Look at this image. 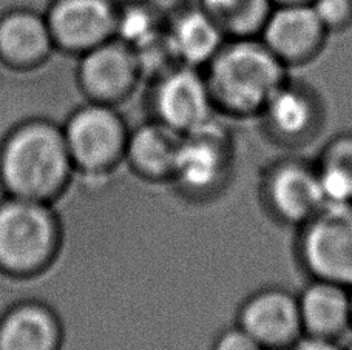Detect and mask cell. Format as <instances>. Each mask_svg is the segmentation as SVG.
<instances>
[{
	"instance_id": "obj_23",
	"label": "cell",
	"mask_w": 352,
	"mask_h": 350,
	"mask_svg": "<svg viewBox=\"0 0 352 350\" xmlns=\"http://www.w3.org/2000/svg\"><path fill=\"white\" fill-rule=\"evenodd\" d=\"M249 2L250 0H197L201 8L215 19L221 30L234 21Z\"/></svg>"
},
{
	"instance_id": "obj_8",
	"label": "cell",
	"mask_w": 352,
	"mask_h": 350,
	"mask_svg": "<svg viewBox=\"0 0 352 350\" xmlns=\"http://www.w3.org/2000/svg\"><path fill=\"white\" fill-rule=\"evenodd\" d=\"M258 121L269 141L301 148L318 139L326 124V105L316 86L289 76L263 110Z\"/></svg>"
},
{
	"instance_id": "obj_22",
	"label": "cell",
	"mask_w": 352,
	"mask_h": 350,
	"mask_svg": "<svg viewBox=\"0 0 352 350\" xmlns=\"http://www.w3.org/2000/svg\"><path fill=\"white\" fill-rule=\"evenodd\" d=\"M212 350H266L252 335L238 326H229L219 330L212 342Z\"/></svg>"
},
{
	"instance_id": "obj_17",
	"label": "cell",
	"mask_w": 352,
	"mask_h": 350,
	"mask_svg": "<svg viewBox=\"0 0 352 350\" xmlns=\"http://www.w3.org/2000/svg\"><path fill=\"white\" fill-rule=\"evenodd\" d=\"M182 136L152 119L130 131L125 159L140 176L153 183H172Z\"/></svg>"
},
{
	"instance_id": "obj_28",
	"label": "cell",
	"mask_w": 352,
	"mask_h": 350,
	"mask_svg": "<svg viewBox=\"0 0 352 350\" xmlns=\"http://www.w3.org/2000/svg\"><path fill=\"white\" fill-rule=\"evenodd\" d=\"M118 2H121V3L122 2H133V0H118Z\"/></svg>"
},
{
	"instance_id": "obj_19",
	"label": "cell",
	"mask_w": 352,
	"mask_h": 350,
	"mask_svg": "<svg viewBox=\"0 0 352 350\" xmlns=\"http://www.w3.org/2000/svg\"><path fill=\"white\" fill-rule=\"evenodd\" d=\"M314 161L324 205H352V131L332 136Z\"/></svg>"
},
{
	"instance_id": "obj_1",
	"label": "cell",
	"mask_w": 352,
	"mask_h": 350,
	"mask_svg": "<svg viewBox=\"0 0 352 350\" xmlns=\"http://www.w3.org/2000/svg\"><path fill=\"white\" fill-rule=\"evenodd\" d=\"M203 71L215 113L234 121L258 119L291 76L260 37L226 39Z\"/></svg>"
},
{
	"instance_id": "obj_25",
	"label": "cell",
	"mask_w": 352,
	"mask_h": 350,
	"mask_svg": "<svg viewBox=\"0 0 352 350\" xmlns=\"http://www.w3.org/2000/svg\"><path fill=\"white\" fill-rule=\"evenodd\" d=\"M275 6L278 5H311L314 0H272Z\"/></svg>"
},
{
	"instance_id": "obj_26",
	"label": "cell",
	"mask_w": 352,
	"mask_h": 350,
	"mask_svg": "<svg viewBox=\"0 0 352 350\" xmlns=\"http://www.w3.org/2000/svg\"><path fill=\"white\" fill-rule=\"evenodd\" d=\"M349 301H351V321H352V285L349 287Z\"/></svg>"
},
{
	"instance_id": "obj_11",
	"label": "cell",
	"mask_w": 352,
	"mask_h": 350,
	"mask_svg": "<svg viewBox=\"0 0 352 350\" xmlns=\"http://www.w3.org/2000/svg\"><path fill=\"white\" fill-rule=\"evenodd\" d=\"M236 324L266 350H291L303 338L298 298L280 285L261 287L244 298Z\"/></svg>"
},
{
	"instance_id": "obj_2",
	"label": "cell",
	"mask_w": 352,
	"mask_h": 350,
	"mask_svg": "<svg viewBox=\"0 0 352 350\" xmlns=\"http://www.w3.org/2000/svg\"><path fill=\"white\" fill-rule=\"evenodd\" d=\"M74 170L64 131L47 121L19 125L0 148V180L8 196L48 202Z\"/></svg>"
},
{
	"instance_id": "obj_9",
	"label": "cell",
	"mask_w": 352,
	"mask_h": 350,
	"mask_svg": "<svg viewBox=\"0 0 352 350\" xmlns=\"http://www.w3.org/2000/svg\"><path fill=\"white\" fill-rule=\"evenodd\" d=\"M152 110L153 119L181 135L190 133L217 116L204 71L181 64L170 65L156 76Z\"/></svg>"
},
{
	"instance_id": "obj_10",
	"label": "cell",
	"mask_w": 352,
	"mask_h": 350,
	"mask_svg": "<svg viewBox=\"0 0 352 350\" xmlns=\"http://www.w3.org/2000/svg\"><path fill=\"white\" fill-rule=\"evenodd\" d=\"M118 0H52L45 14L56 49L80 56L116 37Z\"/></svg>"
},
{
	"instance_id": "obj_12",
	"label": "cell",
	"mask_w": 352,
	"mask_h": 350,
	"mask_svg": "<svg viewBox=\"0 0 352 350\" xmlns=\"http://www.w3.org/2000/svg\"><path fill=\"white\" fill-rule=\"evenodd\" d=\"M328 37L311 5L275 6L260 34L264 45L287 70L318 59Z\"/></svg>"
},
{
	"instance_id": "obj_13",
	"label": "cell",
	"mask_w": 352,
	"mask_h": 350,
	"mask_svg": "<svg viewBox=\"0 0 352 350\" xmlns=\"http://www.w3.org/2000/svg\"><path fill=\"white\" fill-rule=\"evenodd\" d=\"M141 76L136 51L118 37L79 56V85L93 102L111 105L130 95Z\"/></svg>"
},
{
	"instance_id": "obj_7",
	"label": "cell",
	"mask_w": 352,
	"mask_h": 350,
	"mask_svg": "<svg viewBox=\"0 0 352 350\" xmlns=\"http://www.w3.org/2000/svg\"><path fill=\"white\" fill-rule=\"evenodd\" d=\"M260 198L281 226L298 229L324 207L316 161L281 156L263 168Z\"/></svg>"
},
{
	"instance_id": "obj_21",
	"label": "cell",
	"mask_w": 352,
	"mask_h": 350,
	"mask_svg": "<svg viewBox=\"0 0 352 350\" xmlns=\"http://www.w3.org/2000/svg\"><path fill=\"white\" fill-rule=\"evenodd\" d=\"M311 6L329 36L352 27V0H314Z\"/></svg>"
},
{
	"instance_id": "obj_6",
	"label": "cell",
	"mask_w": 352,
	"mask_h": 350,
	"mask_svg": "<svg viewBox=\"0 0 352 350\" xmlns=\"http://www.w3.org/2000/svg\"><path fill=\"white\" fill-rule=\"evenodd\" d=\"M62 131L74 170L104 174L125 158L130 131L110 104L84 105L68 117Z\"/></svg>"
},
{
	"instance_id": "obj_18",
	"label": "cell",
	"mask_w": 352,
	"mask_h": 350,
	"mask_svg": "<svg viewBox=\"0 0 352 350\" xmlns=\"http://www.w3.org/2000/svg\"><path fill=\"white\" fill-rule=\"evenodd\" d=\"M62 326L39 303L12 305L0 318V350H60Z\"/></svg>"
},
{
	"instance_id": "obj_4",
	"label": "cell",
	"mask_w": 352,
	"mask_h": 350,
	"mask_svg": "<svg viewBox=\"0 0 352 350\" xmlns=\"http://www.w3.org/2000/svg\"><path fill=\"white\" fill-rule=\"evenodd\" d=\"M235 150L234 135L228 125L212 117L182 136L172 184L192 201H210L230 183Z\"/></svg>"
},
{
	"instance_id": "obj_24",
	"label": "cell",
	"mask_w": 352,
	"mask_h": 350,
	"mask_svg": "<svg viewBox=\"0 0 352 350\" xmlns=\"http://www.w3.org/2000/svg\"><path fill=\"white\" fill-rule=\"evenodd\" d=\"M291 350H344L340 341H329L303 336Z\"/></svg>"
},
{
	"instance_id": "obj_5",
	"label": "cell",
	"mask_w": 352,
	"mask_h": 350,
	"mask_svg": "<svg viewBox=\"0 0 352 350\" xmlns=\"http://www.w3.org/2000/svg\"><path fill=\"white\" fill-rule=\"evenodd\" d=\"M295 253L309 278L352 285V205H324L297 229Z\"/></svg>"
},
{
	"instance_id": "obj_16",
	"label": "cell",
	"mask_w": 352,
	"mask_h": 350,
	"mask_svg": "<svg viewBox=\"0 0 352 350\" xmlns=\"http://www.w3.org/2000/svg\"><path fill=\"white\" fill-rule=\"evenodd\" d=\"M297 298L303 336L340 341L352 332L349 287L309 278Z\"/></svg>"
},
{
	"instance_id": "obj_14",
	"label": "cell",
	"mask_w": 352,
	"mask_h": 350,
	"mask_svg": "<svg viewBox=\"0 0 352 350\" xmlns=\"http://www.w3.org/2000/svg\"><path fill=\"white\" fill-rule=\"evenodd\" d=\"M56 49L43 12L16 6L0 14V62L12 70H33Z\"/></svg>"
},
{
	"instance_id": "obj_20",
	"label": "cell",
	"mask_w": 352,
	"mask_h": 350,
	"mask_svg": "<svg viewBox=\"0 0 352 350\" xmlns=\"http://www.w3.org/2000/svg\"><path fill=\"white\" fill-rule=\"evenodd\" d=\"M164 28L166 22H162L150 0H133L119 5L116 37L135 51L164 39Z\"/></svg>"
},
{
	"instance_id": "obj_3",
	"label": "cell",
	"mask_w": 352,
	"mask_h": 350,
	"mask_svg": "<svg viewBox=\"0 0 352 350\" xmlns=\"http://www.w3.org/2000/svg\"><path fill=\"white\" fill-rule=\"evenodd\" d=\"M58 248L59 224L48 202L17 196L0 202V270L12 277L41 272Z\"/></svg>"
},
{
	"instance_id": "obj_27",
	"label": "cell",
	"mask_w": 352,
	"mask_h": 350,
	"mask_svg": "<svg viewBox=\"0 0 352 350\" xmlns=\"http://www.w3.org/2000/svg\"><path fill=\"white\" fill-rule=\"evenodd\" d=\"M343 347H344V350H352V340L348 342L346 346H343Z\"/></svg>"
},
{
	"instance_id": "obj_15",
	"label": "cell",
	"mask_w": 352,
	"mask_h": 350,
	"mask_svg": "<svg viewBox=\"0 0 352 350\" xmlns=\"http://www.w3.org/2000/svg\"><path fill=\"white\" fill-rule=\"evenodd\" d=\"M164 39L176 64L203 70L228 37L215 19L195 2L167 19Z\"/></svg>"
}]
</instances>
